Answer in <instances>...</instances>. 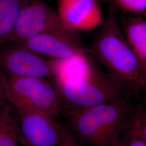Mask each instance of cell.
<instances>
[{
	"mask_svg": "<svg viewBox=\"0 0 146 146\" xmlns=\"http://www.w3.org/2000/svg\"><path fill=\"white\" fill-rule=\"evenodd\" d=\"M86 48L89 54L133 95L136 96L141 90H146V66L127 42L120 27L117 7L113 3Z\"/></svg>",
	"mask_w": 146,
	"mask_h": 146,
	"instance_id": "cell-1",
	"label": "cell"
},
{
	"mask_svg": "<svg viewBox=\"0 0 146 146\" xmlns=\"http://www.w3.org/2000/svg\"><path fill=\"white\" fill-rule=\"evenodd\" d=\"M130 99L67 111L70 129L88 146H112L120 139L131 106Z\"/></svg>",
	"mask_w": 146,
	"mask_h": 146,
	"instance_id": "cell-2",
	"label": "cell"
},
{
	"mask_svg": "<svg viewBox=\"0 0 146 146\" xmlns=\"http://www.w3.org/2000/svg\"><path fill=\"white\" fill-rule=\"evenodd\" d=\"M54 81L62 98L63 110L66 111L130 99L133 95L108 73L101 71L94 61L80 77Z\"/></svg>",
	"mask_w": 146,
	"mask_h": 146,
	"instance_id": "cell-3",
	"label": "cell"
},
{
	"mask_svg": "<svg viewBox=\"0 0 146 146\" xmlns=\"http://www.w3.org/2000/svg\"><path fill=\"white\" fill-rule=\"evenodd\" d=\"M2 73L7 99L15 110H35L53 116L62 111V100L54 80Z\"/></svg>",
	"mask_w": 146,
	"mask_h": 146,
	"instance_id": "cell-4",
	"label": "cell"
},
{
	"mask_svg": "<svg viewBox=\"0 0 146 146\" xmlns=\"http://www.w3.org/2000/svg\"><path fill=\"white\" fill-rule=\"evenodd\" d=\"M0 69L13 76L54 78L57 74V60H47L15 43L0 47Z\"/></svg>",
	"mask_w": 146,
	"mask_h": 146,
	"instance_id": "cell-5",
	"label": "cell"
},
{
	"mask_svg": "<svg viewBox=\"0 0 146 146\" xmlns=\"http://www.w3.org/2000/svg\"><path fill=\"white\" fill-rule=\"evenodd\" d=\"M63 26L57 11L44 0H21L11 42L20 43Z\"/></svg>",
	"mask_w": 146,
	"mask_h": 146,
	"instance_id": "cell-6",
	"label": "cell"
},
{
	"mask_svg": "<svg viewBox=\"0 0 146 146\" xmlns=\"http://www.w3.org/2000/svg\"><path fill=\"white\" fill-rule=\"evenodd\" d=\"M18 119L19 141L23 146H56L67 127L54 116L35 110H16Z\"/></svg>",
	"mask_w": 146,
	"mask_h": 146,
	"instance_id": "cell-7",
	"label": "cell"
},
{
	"mask_svg": "<svg viewBox=\"0 0 146 146\" xmlns=\"http://www.w3.org/2000/svg\"><path fill=\"white\" fill-rule=\"evenodd\" d=\"M20 44L54 60H66L88 54L78 35L66 26L32 37Z\"/></svg>",
	"mask_w": 146,
	"mask_h": 146,
	"instance_id": "cell-8",
	"label": "cell"
},
{
	"mask_svg": "<svg viewBox=\"0 0 146 146\" xmlns=\"http://www.w3.org/2000/svg\"><path fill=\"white\" fill-rule=\"evenodd\" d=\"M57 4L63 24L74 31L92 29L104 20L98 0H57Z\"/></svg>",
	"mask_w": 146,
	"mask_h": 146,
	"instance_id": "cell-9",
	"label": "cell"
},
{
	"mask_svg": "<svg viewBox=\"0 0 146 146\" xmlns=\"http://www.w3.org/2000/svg\"><path fill=\"white\" fill-rule=\"evenodd\" d=\"M119 22L129 46L146 66V21L141 15L120 16Z\"/></svg>",
	"mask_w": 146,
	"mask_h": 146,
	"instance_id": "cell-10",
	"label": "cell"
},
{
	"mask_svg": "<svg viewBox=\"0 0 146 146\" xmlns=\"http://www.w3.org/2000/svg\"><path fill=\"white\" fill-rule=\"evenodd\" d=\"M120 136L125 146H146V109L143 103L131 107Z\"/></svg>",
	"mask_w": 146,
	"mask_h": 146,
	"instance_id": "cell-11",
	"label": "cell"
},
{
	"mask_svg": "<svg viewBox=\"0 0 146 146\" xmlns=\"http://www.w3.org/2000/svg\"><path fill=\"white\" fill-rule=\"evenodd\" d=\"M21 0H0V47L11 42Z\"/></svg>",
	"mask_w": 146,
	"mask_h": 146,
	"instance_id": "cell-12",
	"label": "cell"
},
{
	"mask_svg": "<svg viewBox=\"0 0 146 146\" xmlns=\"http://www.w3.org/2000/svg\"><path fill=\"white\" fill-rule=\"evenodd\" d=\"M18 119L11 104L4 110L0 125V146H19Z\"/></svg>",
	"mask_w": 146,
	"mask_h": 146,
	"instance_id": "cell-13",
	"label": "cell"
},
{
	"mask_svg": "<svg viewBox=\"0 0 146 146\" xmlns=\"http://www.w3.org/2000/svg\"><path fill=\"white\" fill-rule=\"evenodd\" d=\"M111 2L125 13L138 15L146 13V0H111Z\"/></svg>",
	"mask_w": 146,
	"mask_h": 146,
	"instance_id": "cell-14",
	"label": "cell"
},
{
	"mask_svg": "<svg viewBox=\"0 0 146 146\" xmlns=\"http://www.w3.org/2000/svg\"><path fill=\"white\" fill-rule=\"evenodd\" d=\"M56 146H78V140L69 128H67L62 139Z\"/></svg>",
	"mask_w": 146,
	"mask_h": 146,
	"instance_id": "cell-15",
	"label": "cell"
},
{
	"mask_svg": "<svg viewBox=\"0 0 146 146\" xmlns=\"http://www.w3.org/2000/svg\"><path fill=\"white\" fill-rule=\"evenodd\" d=\"M9 104L5 92L4 78L2 72H0V108L4 107Z\"/></svg>",
	"mask_w": 146,
	"mask_h": 146,
	"instance_id": "cell-16",
	"label": "cell"
},
{
	"mask_svg": "<svg viewBox=\"0 0 146 146\" xmlns=\"http://www.w3.org/2000/svg\"><path fill=\"white\" fill-rule=\"evenodd\" d=\"M112 146H125L123 143L120 140V139H119L117 141L115 142V143Z\"/></svg>",
	"mask_w": 146,
	"mask_h": 146,
	"instance_id": "cell-17",
	"label": "cell"
},
{
	"mask_svg": "<svg viewBox=\"0 0 146 146\" xmlns=\"http://www.w3.org/2000/svg\"><path fill=\"white\" fill-rule=\"evenodd\" d=\"M8 105V104H7ZM5 106L4 107L2 108H0V125H1V121H2V117H3V111H4V110L5 108L7 106Z\"/></svg>",
	"mask_w": 146,
	"mask_h": 146,
	"instance_id": "cell-18",
	"label": "cell"
},
{
	"mask_svg": "<svg viewBox=\"0 0 146 146\" xmlns=\"http://www.w3.org/2000/svg\"><path fill=\"white\" fill-rule=\"evenodd\" d=\"M98 1H100V0H98ZM102 1H111V0H102Z\"/></svg>",
	"mask_w": 146,
	"mask_h": 146,
	"instance_id": "cell-19",
	"label": "cell"
},
{
	"mask_svg": "<svg viewBox=\"0 0 146 146\" xmlns=\"http://www.w3.org/2000/svg\"></svg>",
	"mask_w": 146,
	"mask_h": 146,
	"instance_id": "cell-20",
	"label": "cell"
}]
</instances>
